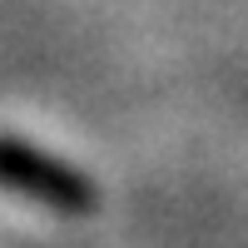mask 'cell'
<instances>
[{
  "label": "cell",
  "instance_id": "cell-1",
  "mask_svg": "<svg viewBox=\"0 0 248 248\" xmlns=\"http://www.w3.org/2000/svg\"><path fill=\"white\" fill-rule=\"evenodd\" d=\"M0 189L60 218H85L99 209V189L85 169L15 134H0Z\"/></svg>",
  "mask_w": 248,
  "mask_h": 248
}]
</instances>
